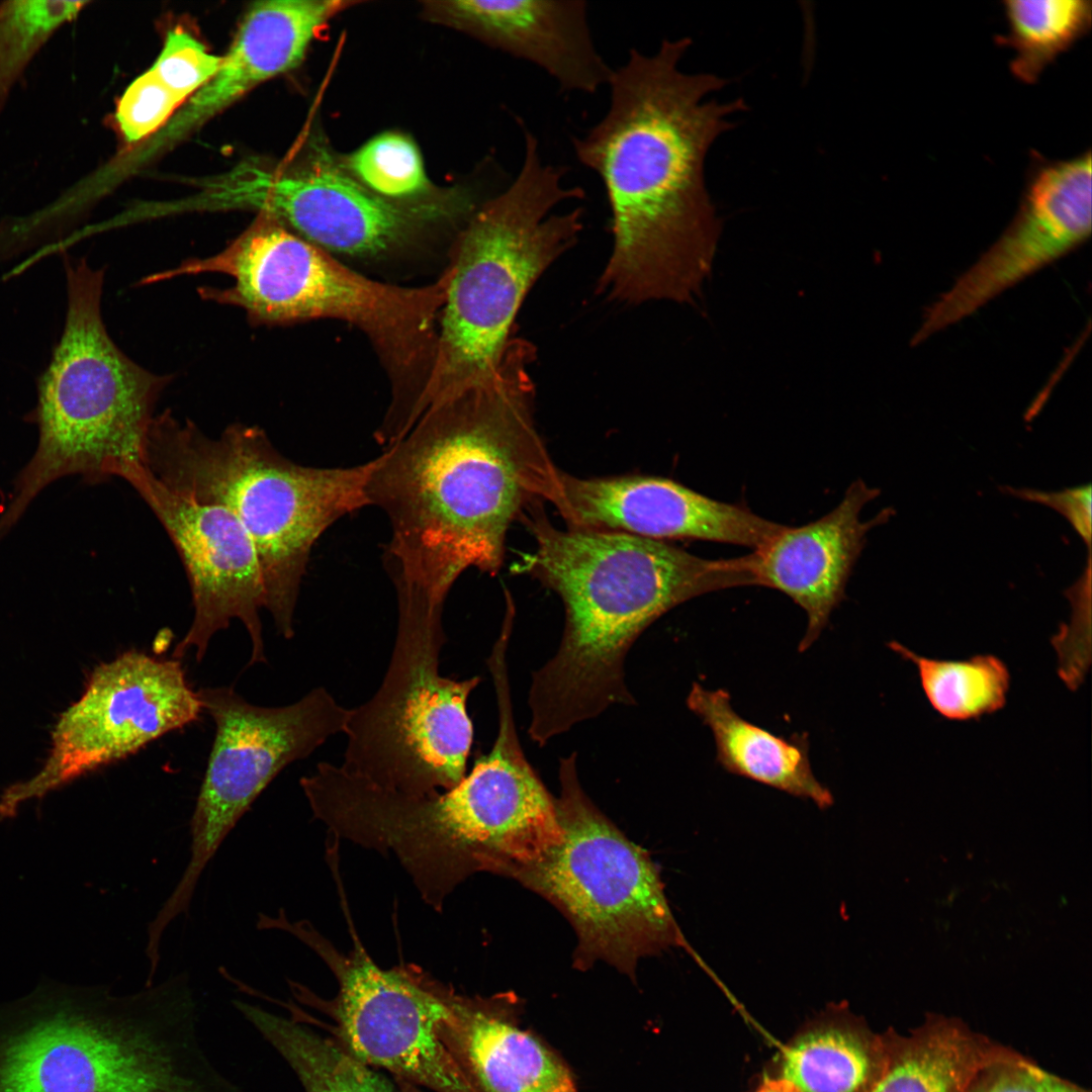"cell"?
Returning <instances> with one entry per match:
<instances>
[{"label": "cell", "mask_w": 1092, "mask_h": 1092, "mask_svg": "<svg viewBox=\"0 0 1092 1092\" xmlns=\"http://www.w3.org/2000/svg\"><path fill=\"white\" fill-rule=\"evenodd\" d=\"M535 358L514 338L490 379L428 408L373 459L366 496L388 518L395 589L444 604L467 568L497 572L508 529L528 505L558 503L562 471L534 420Z\"/></svg>", "instance_id": "6da1fadb"}, {"label": "cell", "mask_w": 1092, "mask_h": 1092, "mask_svg": "<svg viewBox=\"0 0 1092 1092\" xmlns=\"http://www.w3.org/2000/svg\"><path fill=\"white\" fill-rule=\"evenodd\" d=\"M691 44L685 36L649 55L630 49L610 77L607 112L572 138L611 210L613 250L597 289L609 299L689 301L711 268L721 224L706 159L746 104L711 98L726 79L681 70Z\"/></svg>", "instance_id": "7a4b0ae2"}, {"label": "cell", "mask_w": 1092, "mask_h": 1092, "mask_svg": "<svg viewBox=\"0 0 1092 1092\" xmlns=\"http://www.w3.org/2000/svg\"><path fill=\"white\" fill-rule=\"evenodd\" d=\"M535 539L520 568L561 599L557 652L533 673L530 738L540 746L614 705H634L626 655L659 617L701 595L756 585L750 556L706 559L662 540L556 528L541 502L521 513Z\"/></svg>", "instance_id": "3957f363"}, {"label": "cell", "mask_w": 1092, "mask_h": 1092, "mask_svg": "<svg viewBox=\"0 0 1092 1092\" xmlns=\"http://www.w3.org/2000/svg\"><path fill=\"white\" fill-rule=\"evenodd\" d=\"M142 462L171 490L236 517L256 548L264 609L291 639L311 549L335 522L368 506L373 459L305 466L284 456L259 427L233 424L210 437L167 410L150 425Z\"/></svg>", "instance_id": "277c9868"}, {"label": "cell", "mask_w": 1092, "mask_h": 1092, "mask_svg": "<svg viewBox=\"0 0 1092 1092\" xmlns=\"http://www.w3.org/2000/svg\"><path fill=\"white\" fill-rule=\"evenodd\" d=\"M517 121L524 140L521 168L457 242L435 357L412 426L431 406L495 374L530 288L582 230L581 207L551 212L564 201L583 199L584 190L564 184L567 169L543 162L537 138Z\"/></svg>", "instance_id": "5b68a950"}, {"label": "cell", "mask_w": 1092, "mask_h": 1092, "mask_svg": "<svg viewBox=\"0 0 1092 1092\" xmlns=\"http://www.w3.org/2000/svg\"><path fill=\"white\" fill-rule=\"evenodd\" d=\"M63 258L67 313L37 381L39 442L0 520V537L53 480L81 473L98 481L142 461L157 400L171 380L140 366L110 338L101 315L103 268Z\"/></svg>", "instance_id": "8992f818"}, {"label": "cell", "mask_w": 1092, "mask_h": 1092, "mask_svg": "<svg viewBox=\"0 0 1092 1092\" xmlns=\"http://www.w3.org/2000/svg\"><path fill=\"white\" fill-rule=\"evenodd\" d=\"M396 601L386 672L368 701L349 709L340 765L381 788L431 795L466 776L473 741L467 701L480 677L441 674L444 605L406 592L396 593Z\"/></svg>", "instance_id": "52a82bcc"}, {"label": "cell", "mask_w": 1092, "mask_h": 1092, "mask_svg": "<svg viewBox=\"0 0 1092 1092\" xmlns=\"http://www.w3.org/2000/svg\"><path fill=\"white\" fill-rule=\"evenodd\" d=\"M558 777L562 840L510 878L546 898L572 924L575 966L601 961L631 976L642 958L686 946L657 867L584 793L575 752L560 758Z\"/></svg>", "instance_id": "ba28073f"}, {"label": "cell", "mask_w": 1092, "mask_h": 1092, "mask_svg": "<svg viewBox=\"0 0 1092 1092\" xmlns=\"http://www.w3.org/2000/svg\"><path fill=\"white\" fill-rule=\"evenodd\" d=\"M197 695L215 735L190 821V858L154 918L160 928L187 913L207 863L272 780L343 733L349 711L323 687L281 707L253 705L230 687Z\"/></svg>", "instance_id": "9c48e42d"}, {"label": "cell", "mask_w": 1092, "mask_h": 1092, "mask_svg": "<svg viewBox=\"0 0 1092 1092\" xmlns=\"http://www.w3.org/2000/svg\"><path fill=\"white\" fill-rule=\"evenodd\" d=\"M150 1052L125 995L43 979L0 1006V1092H144Z\"/></svg>", "instance_id": "30bf717a"}, {"label": "cell", "mask_w": 1092, "mask_h": 1092, "mask_svg": "<svg viewBox=\"0 0 1092 1092\" xmlns=\"http://www.w3.org/2000/svg\"><path fill=\"white\" fill-rule=\"evenodd\" d=\"M353 947L336 948L305 920H285L282 930L311 948L338 982L331 1015L338 1042L369 1067L434 1092H471L440 1039L438 1022L448 987L413 965L382 969L362 945L349 919Z\"/></svg>", "instance_id": "8fae6325"}, {"label": "cell", "mask_w": 1092, "mask_h": 1092, "mask_svg": "<svg viewBox=\"0 0 1092 1092\" xmlns=\"http://www.w3.org/2000/svg\"><path fill=\"white\" fill-rule=\"evenodd\" d=\"M201 711L178 659L130 650L100 664L80 699L60 717L42 768L0 796V820L13 818L24 802L195 721Z\"/></svg>", "instance_id": "7c38bea8"}, {"label": "cell", "mask_w": 1092, "mask_h": 1092, "mask_svg": "<svg viewBox=\"0 0 1092 1092\" xmlns=\"http://www.w3.org/2000/svg\"><path fill=\"white\" fill-rule=\"evenodd\" d=\"M117 477L130 484L166 530L189 581L193 620L173 658L195 648L197 661L202 660L213 635L237 619L252 643L249 665L266 662L260 619L265 606L262 571L256 548L236 517L221 507L171 490L142 461L125 464Z\"/></svg>", "instance_id": "4fadbf2b"}, {"label": "cell", "mask_w": 1092, "mask_h": 1092, "mask_svg": "<svg viewBox=\"0 0 1092 1092\" xmlns=\"http://www.w3.org/2000/svg\"><path fill=\"white\" fill-rule=\"evenodd\" d=\"M1091 151L1050 160L1033 151L1016 214L1001 237L926 308L912 345L1081 246L1091 235Z\"/></svg>", "instance_id": "5bb4252c"}, {"label": "cell", "mask_w": 1092, "mask_h": 1092, "mask_svg": "<svg viewBox=\"0 0 1092 1092\" xmlns=\"http://www.w3.org/2000/svg\"><path fill=\"white\" fill-rule=\"evenodd\" d=\"M191 202L196 211L256 210L328 253L354 256L386 252L413 226L406 211L329 168L280 175L245 162L202 180Z\"/></svg>", "instance_id": "9a60e30c"}, {"label": "cell", "mask_w": 1092, "mask_h": 1092, "mask_svg": "<svg viewBox=\"0 0 1092 1092\" xmlns=\"http://www.w3.org/2000/svg\"><path fill=\"white\" fill-rule=\"evenodd\" d=\"M554 508L568 528L655 540H706L753 550L784 526L655 476L581 478L562 471L561 496Z\"/></svg>", "instance_id": "2e32d148"}, {"label": "cell", "mask_w": 1092, "mask_h": 1092, "mask_svg": "<svg viewBox=\"0 0 1092 1092\" xmlns=\"http://www.w3.org/2000/svg\"><path fill=\"white\" fill-rule=\"evenodd\" d=\"M348 5L339 0L255 3L246 12L214 76L183 103L162 129L135 150L113 160L116 175H129L257 85L296 67L316 33Z\"/></svg>", "instance_id": "e0dca14e"}, {"label": "cell", "mask_w": 1092, "mask_h": 1092, "mask_svg": "<svg viewBox=\"0 0 1092 1092\" xmlns=\"http://www.w3.org/2000/svg\"><path fill=\"white\" fill-rule=\"evenodd\" d=\"M879 495L880 489L856 479L829 513L800 527L783 526L750 553L756 585L782 592L806 613L807 628L799 651L818 639L843 600L869 531L895 514L886 508L869 521L860 520L863 507Z\"/></svg>", "instance_id": "ac0fdd59"}, {"label": "cell", "mask_w": 1092, "mask_h": 1092, "mask_svg": "<svg viewBox=\"0 0 1092 1092\" xmlns=\"http://www.w3.org/2000/svg\"><path fill=\"white\" fill-rule=\"evenodd\" d=\"M432 14L547 73L564 92L592 94L613 69L599 53L581 0L436 2Z\"/></svg>", "instance_id": "d6986e66"}, {"label": "cell", "mask_w": 1092, "mask_h": 1092, "mask_svg": "<svg viewBox=\"0 0 1092 1092\" xmlns=\"http://www.w3.org/2000/svg\"><path fill=\"white\" fill-rule=\"evenodd\" d=\"M517 996L469 997L451 987L437 1032L471 1092H580L567 1063L521 1024Z\"/></svg>", "instance_id": "ffe728a7"}, {"label": "cell", "mask_w": 1092, "mask_h": 1092, "mask_svg": "<svg viewBox=\"0 0 1092 1092\" xmlns=\"http://www.w3.org/2000/svg\"><path fill=\"white\" fill-rule=\"evenodd\" d=\"M687 705L712 731L724 769L810 800L820 809L833 804L831 792L813 774L806 736L787 739L748 722L723 689L708 690L695 681Z\"/></svg>", "instance_id": "44dd1931"}, {"label": "cell", "mask_w": 1092, "mask_h": 1092, "mask_svg": "<svg viewBox=\"0 0 1092 1092\" xmlns=\"http://www.w3.org/2000/svg\"><path fill=\"white\" fill-rule=\"evenodd\" d=\"M885 1061L868 1092H966L978 1068L1003 1044L953 1017L929 1014L908 1034H883Z\"/></svg>", "instance_id": "7402d4cb"}, {"label": "cell", "mask_w": 1092, "mask_h": 1092, "mask_svg": "<svg viewBox=\"0 0 1092 1092\" xmlns=\"http://www.w3.org/2000/svg\"><path fill=\"white\" fill-rule=\"evenodd\" d=\"M884 1061L882 1034L853 1018L829 1019L785 1048L777 1079L794 1092H868Z\"/></svg>", "instance_id": "603a6c76"}, {"label": "cell", "mask_w": 1092, "mask_h": 1092, "mask_svg": "<svg viewBox=\"0 0 1092 1092\" xmlns=\"http://www.w3.org/2000/svg\"><path fill=\"white\" fill-rule=\"evenodd\" d=\"M233 1003L289 1065L305 1092H393L371 1067L338 1041L258 1005L242 1000Z\"/></svg>", "instance_id": "cb8c5ba5"}, {"label": "cell", "mask_w": 1092, "mask_h": 1092, "mask_svg": "<svg viewBox=\"0 0 1092 1092\" xmlns=\"http://www.w3.org/2000/svg\"><path fill=\"white\" fill-rule=\"evenodd\" d=\"M1007 31L995 42L1009 47V67L1020 81L1034 83L1060 54L1086 35L1092 24L1090 0H1004Z\"/></svg>", "instance_id": "d4e9b609"}, {"label": "cell", "mask_w": 1092, "mask_h": 1092, "mask_svg": "<svg viewBox=\"0 0 1092 1092\" xmlns=\"http://www.w3.org/2000/svg\"><path fill=\"white\" fill-rule=\"evenodd\" d=\"M889 646L915 666L928 703L947 720H977L1001 710L1007 702L1010 673L995 655L937 659L921 656L896 641Z\"/></svg>", "instance_id": "484cf974"}, {"label": "cell", "mask_w": 1092, "mask_h": 1092, "mask_svg": "<svg viewBox=\"0 0 1092 1092\" xmlns=\"http://www.w3.org/2000/svg\"><path fill=\"white\" fill-rule=\"evenodd\" d=\"M87 4L64 0L0 2V111L35 55Z\"/></svg>", "instance_id": "4316f807"}, {"label": "cell", "mask_w": 1092, "mask_h": 1092, "mask_svg": "<svg viewBox=\"0 0 1092 1092\" xmlns=\"http://www.w3.org/2000/svg\"><path fill=\"white\" fill-rule=\"evenodd\" d=\"M350 166L374 193L386 197L413 196L428 185L419 149L395 132L368 141L351 156Z\"/></svg>", "instance_id": "83f0119b"}, {"label": "cell", "mask_w": 1092, "mask_h": 1092, "mask_svg": "<svg viewBox=\"0 0 1092 1092\" xmlns=\"http://www.w3.org/2000/svg\"><path fill=\"white\" fill-rule=\"evenodd\" d=\"M183 103L149 69L123 92L115 110V122L127 144L143 143L162 129Z\"/></svg>", "instance_id": "f1b7e54d"}, {"label": "cell", "mask_w": 1092, "mask_h": 1092, "mask_svg": "<svg viewBox=\"0 0 1092 1092\" xmlns=\"http://www.w3.org/2000/svg\"><path fill=\"white\" fill-rule=\"evenodd\" d=\"M966 1092H1090L1003 1045L976 1071Z\"/></svg>", "instance_id": "f546056e"}, {"label": "cell", "mask_w": 1092, "mask_h": 1092, "mask_svg": "<svg viewBox=\"0 0 1092 1092\" xmlns=\"http://www.w3.org/2000/svg\"><path fill=\"white\" fill-rule=\"evenodd\" d=\"M222 57L210 54L181 27L168 31L161 53L150 70L184 102L217 72Z\"/></svg>", "instance_id": "4dcf8cb0"}, {"label": "cell", "mask_w": 1092, "mask_h": 1092, "mask_svg": "<svg viewBox=\"0 0 1092 1092\" xmlns=\"http://www.w3.org/2000/svg\"><path fill=\"white\" fill-rule=\"evenodd\" d=\"M1072 606L1070 623L1053 638L1059 673L1070 690L1083 682L1091 663V552L1079 579L1066 590Z\"/></svg>", "instance_id": "1f68e13d"}, {"label": "cell", "mask_w": 1092, "mask_h": 1092, "mask_svg": "<svg viewBox=\"0 0 1092 1092\" xmlns=\"http://www.w3.org/2000/svg\"><path fill=\"white\" fill-rule=\"evenodd\" d=\"M1002 492L1012 496L1042 504L1060 513L1073 526L1091 552L1092 492L1091 484L1065 488L1060 491H1042L1031 488L1003 486Z\"/></svg>", "instance_id": "d6a6232c"}, {"label": "cell", "mask_w": 1092, "mask_h": 1092, "mask_svg": "<svg viewBox=\"0 0 1092 1092\" xmlns=\"http://www.w3.org/2000/svg\"><path fill=\"white\" fill-rule=\"evenodd\" d=\"M755 1092H794L779 1079H766Z\"/></svg>", "instance_id": "836d02e7"}, {"label": "cell", "mask_w": 1092, "mask_h": 1092, "mask_svg": "<svg viewBox=\"0 0 1092 1092\" xmlns=\"http://www.w3.org/2000/svg\"><path fill=\"white\" fill-rule=\"evenodd\" d=\"M396 1082L398 1084V1092H422L420 1088L415 1085H412L401 1080H396Z\"/></svg>", "instance_id": "e575fe53"}]
</instances>
